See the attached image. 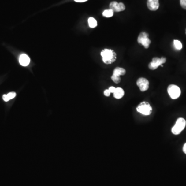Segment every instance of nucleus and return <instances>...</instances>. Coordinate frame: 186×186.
Listing matches in <instances>:
<instances>
[{
	"label": "nucleus",
	"mask_w": 186,
	"mask_h": 186,
	"mask_svg": "<svg viewBox=\"0 0 186 186\" xmlns=\"http://www.w3.org/2000/svg\"><path fill=\"white\" fill-rule=\"evenodd\" d=\"M136 109L139 113L146 116L151 114L153 111L152 107L150 103L146 102H143L140 103Z\"/></svg>",
	"instance_id": "nucleus-2"
},
{
	"label": "nucleus",
	"mask_w": 186,
	"mask_h": 186,
	"mask_svg": "<svg viewBox=\"0 0 186 186\" xmlns=\"http://www.w3.org/2000/svg\"><path fill=\"white\" fill-rule=\"evenodd\" d=\"M186 125V120L184 118H179L177 119L174 126L172 128V132L175 135H178L181 133L184 129Z\"/></svg>",
	"instance_id": "nucleus-3"
},
{
	"label": "nucleus",
	"mask_w": 186,
	"mask_h": 186,
	"mask_svg": "<svg viewBox=\"0 0 186 186\" xmlns=\"http://www.w3.org/2000/svg\"><path fill=\"white\" fill-rule=\"evenodd\" d=\"M126 70L121 67H116L113 71V75L111 76V79L115 83H120L121 82V76H123L126 73Z\"/></svg>",
	"instance_id": "nucleus-6"
},
{
	"label": "nucleus",
	"mask_w": 186,
	"mask_h": 186,
	"mask_svg": "<svg viewBox=\"0 0 186 186\" xmlns=\"http://www.w3.org/2000/svg\"><path fill=\"white\" fill-rule=\"evenodd\" d=\"M166 61V58H165V57H162L161 58L155 57L153 58L152 61L149 64L148 67L150 69L155 70L160 66L163 67V64L165 63Z\"/></svg>",
	"instance_id": "nucleus-7"
},
{
	"label": "nucleus",
	"mask_w": 186,
	"mask_h": 186,
	"mask_svg": "<svg viewBox=\"0 0 186 186\" xmlns=\"http://www.w3.org/2000/svg\"><path fill=\"white\" fill-rule=\"evenodd\" d=\"M148 36L149 35L146 32H141L138 38V43L143 46L146 49L149 48L150 45L151 43V41L148 38Z\"/></svg>",
	"instance_id": "nucleus-4"
},
{
	"label": "nucleus",
	"mask_w": 186,
	"mask_h": 186,
	"mask_svg": "<svg viewBox=\"0 0 186 186\" xmlns=\"http://www.w3.org/2000/svg\"><path fill=\"white\" fill-rule=\"evenodd\" d=\"M174 46L176 49L178 50H181L183 48V45L181 43V42H180V40H174Z\"/></svg>",
	"instance_id": "nucleus-15"
},
{
	"label": "nucleus",
	"mask_w": 186,
	"mask_h": 186,
	"mask_svg": "<svg viewBox=\"0 0 186 186\" xmlns=\"http://www.w3.org/2000/svg\"><path fill=\"white\" fill-rule=\"evenodd\" d=\"M147 7L151 11H155L159 9V0H147Z\"/></svg>",
	"instance_id": "nucleus-10"
},
{
	"label": "nucleus",
	"mask_w": 186,
	"mask_h": 186,
	"mask_svg": "<svg viewBox=\"0 0 186 186\" xmlns=\"http://www.w3.org/2000/svg\"><path fill=\"white\" fill-rule=\"evenodd\" d=\"M183 151L184 152V154H186V143L184 144V145L183 146Z\"/></svg>",
	"instance_id": "nucleus-21"
},
{
	"label": "nucleus",
	"mask_w": 186,
	"mask_h": 186,
	"mask_svg": "<svg viewBox=\"0 0 186 186\" xmlns=\"http://www.w3.org/2000/svg\"><path fill=\"white\" fill-rule=\"evenodd\" d=\"M87 1V0H75V1H76V2H79V3L86 2Z\"/></svg>",
	"instance_id": "nucleus-22"
},
{
	"label": "nucleus",
	"mask_w": 186,
	"mask_h": 186,
	"mask_svg": "<svg viewBox=\"0 0 186 186\" xmlns=\"http://www.w3.org/2000/svg\"><path fill=\"white\" fill-rule=\"evenodd\" d=\"M168 92L170 97L173 99L178 98L181 94L180 87L176 85H169L168 88Z\"/></svg>",
	"instance_id": "nucleus-5"
},
{
	"label": "nucleus",
	"mask_w": 186,
	"mask_h": 186,
	"mask_svg": "<svg viewBox=\"0 0 186 186\" xmlns=\"http://www.w3.org/2000/svg\"><path fill=\"white\" fill-rule=\"evenodd\" d=\"M113 94H114V98L118 99H121L124 96L125 92L122 88H121V87H117V88H116L115 91Z\"/></svg>",
	"instance_id": "nucleus-12"
},
{
	"label": "nucleus",
	"mask_w": 186,
	"mask_h": 186,
	"mask_svg": "<svg viewBox=\"0 0 186 186\" xmlns=\"http://www.w3.org/2000/svg\"><path fill=\"white\" fill-rule=\"evenodd\" d=\"M102 61L106 64H111L116 60V53L113 50L105 49L101 52Z\"/></svg>",
	"instance_id": "nucleus-1"
},
{
	"label": "nucleus",
	"mask_w": 186,
	"mask_h": 186,
	"mask_svg": "<svg viewBox=\"0 0 186 186\" xmlns=\"http://www.w3.org/2000/svg\"><path fill=\"white\" fill-rule=\"evenodd\" d=\"M7 96L9 97V100L12 99H13V98H15V97H16V94L15 92H10V93H9L7 94Z\"/></svg>",
	"instance_id": "nucleus-16"
},
{
	"label": "nucleus",
	"mask_w": 186,
	"mask_h": 186,
	"mask_svg": "<svg viewBox=\"0 0 186 186\" xmlns=\"http://www.w3.org/2000/svg\"><path fill=\"white\" fill-rule=\"evenodd\" d=\"M88 25L90 26V28H94L95 27H96L97 25V22L96 20L93 17H90V18L88 19Z\"/></svg>",
	"instance_id": "nucleus-13"
},
{
	"label": "nucleus",
	"mask_w": 186,
	"mask_h": 186,
	"mask_svg": "<svg viewBox=\"0 0 186 186\" xmlns=\"http://www.w3.org/2000/svg\"><path fill=\"white\" fill-rule=\"evenodd\" d=\"M3 99L4 100L5 102H8V101L9 100V97H8L7 95H4L3 96Z\"/></svg>",
	"instance_id": "nucleus-20"
},
{
	"label": "nucleus",
	"mask_w": 186,
	"mask_h": 186,
	"mask_svg": "<svg viewBox=\"0 0 186 186\" xmlns=\"http://www.w3.org/2000/svg\"><path fill=\"white\" fill-rule=\"evenodd\" d=\"M113 14H114V12L111 9L105 10V11H103V13H102L103 16L106 17V18L112 17Z\"/></svg>",
	"instance_id": "nucleus-14"
},
{
	"label": "nucleus",
	"mask_w": 186,
	"mask_h": 186,
	"mask_svg": "<svg viewBox=\"0 0 186 186\" xmlns=\"http://www.w3.org/2000/svg\"><path fill=\"white\" fill-rule=\"evenodd\" d=\"M110 94H111V93H110V91H109V90H106L105 91H104V94H105L106 96H109L110 95Z\"/></svg>",
	"instance_id": "nucleus-18"
},
{
	"label": "nucleus",
	"mask_w": 186,
	"mask_h": 186,
	"mask_svg": "<svg viewBox=\"0 0 186 186\" xmlns=\"http://www.w3.org/2000/svg\"><path fill=\"white\" fill-rule=\"evenodd\" d=\"M126 7L123 3H117L116 1L111 2L110 4V9L114 12H122L125 10Z\"/></svg>",
	"instance_id": "nucleus-9"
},
{
	"label": "nucleus",
	"mask_w": 186,
	"mask_h": 186,
	"mask_svg": "<svg viewBox=\"0 0 186 186\" xmlns=\"http://www.w3.org/2000/svg\"><path fill=\"white\" fill-rule=\"evenodd\" d=\"M19 63L22 66H27L30 63V58L25 54H22L19 58Z\"/></svg>",
	"instance_id": "nucleus-11"
},
{
	"label": "nucleus",
	"mask_w": 186,
	"mask_h": 186,
	"mask_svg": "<svg viewBox=\"0 0 186 186\" xmlns=\"http://www.w3.org/2000/svg\"><path fill=\"white\" fill-rule=\"evenodd\" d=\"M109 90L110 91V93H114L115 91V90H116V88L114 87H110V88H109Z\"/></svg>",
	"instance_id": "nucleus-19"
},
{
	"label": "nucleus",
	"mask_w": 186,
	"mask_h": 186,
	"mask_svg": "<svg viewBox=\"0 0 186 186\" xmlns=\"http://www.w3.org/2000/svg\"><path fill=\"white\" fill-rule=\"evenodd\" d=\"M180 5L183 9H186V0H180Z\"/></svg>",
	"instance_id": "nucleus-17"
},
{
	"label": "nucleus",
	"mask_w": 186,
	"mask_h": 186,
	"mask_svg": "<svg viewBox=\"0 0 186 186\" xmlns=\"http://www.w3.org/2000/svg\"><path fill=\"white\" fill-rule=\"evenodd\" d=\"M136 84L142 91H145L149 88V81L144 78H140L136 82Z\"/></svg>",
	"instance_id": "nucleus-8"
}]
</instances>
